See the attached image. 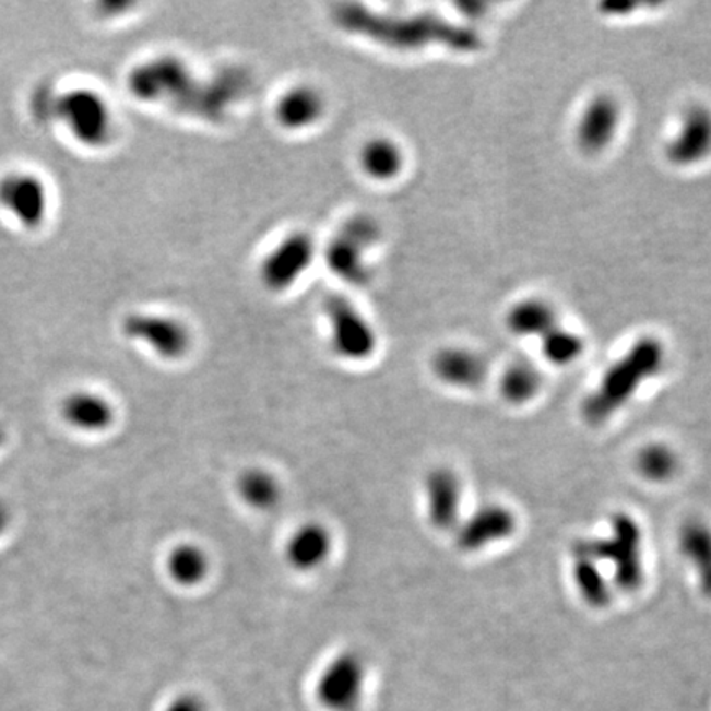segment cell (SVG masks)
I'll return each instance as SVG.
<instances>
[{
  "instance_id": "obj_1",
  "label": "cell",
  "mask_w": 711,
  "mask_h": 711,
  "mask_svg": "<svg viewBox=\"0 0 711 711\" xmlns=\"http://www.w3.org/2000/svg\"><path fill=\"white\" fill-rule=\"evenodd\" d=\"M331 17L334 25L346 34L368 38L389 50L417 51L443 47L471 54L482 47V38L476 32L435 14H381L363 4H340Z\"/></svg>"
},
{
  "instance_id": "obj_2",
  "label": "cell",
  "mask_w": 711,
  "mask_h": 711,
  "mask_svg": "<svg viewBox=\"0 0 711 711\" xmlns=\"http://www.w3.org/2000/svg\"><path fill=\"white\" fill-rule=\"evenodd\" d=\"M665 351L661 341L645 336L636 341L621 358L609 366L581 405V414L590 425H602L618 414L639 389L661 372Z\"/></svg>"
},
{
  "instance_id": "obj_3",
  "label": "cell",
  "mask_w": 711,
  "mask_h": 711,
  "mask_svg": "<svg viewBox=\"0 0 711 711\" xmlns=\"http://www.w3.org/2000/svg\"><path fill=\"white\" fill-rule=\"evenodd\" d=\"M35 106L40 117L67 129L71 139L90 149H103L114 138V114L103 94L90 87H74L54 94L40 93Z\"/></svg>"
},
{
  "instance_id": "obj_4",
  "label": "cell",
  "mask_w": 711,
  "mask_h": 711,
  "mask_svg": "<svg viewBox=\"0 0 711 711\" xmlns=\"http://www.w3.org/2000/svg\"><path fill=\"white\" fill-rule=\"evenodd\" d=\"M577 545L609 568L612 584L619 590L631 593L644 583L641 525L628 512L613 516L608 534Z\"/></svg>"
},
{
  "instance_id": "obj_5",
  "label": "cell",
  "mask_w": 711,
  "mask_h": 711,
  "mask_svg": "<svg viewBox=\"0 0 711 711\" xmlns=\"http://www.w3.org/2000/svg\"><path fill=\"white\" fill-rule=\"evenodd\" d=\"M330 346L337 358L363 363L378 349V333L371 321L344 295H330L323 301Z\"/></svg>"
},
{
  "instance_id": "obj_6",
  "label": "cell",
  "mask_w": 711,
  "mask_h": 711,
  "mask_svg": "<svg viewBox=\"0 0 711 711\" xmlns=\"http://www.w3.org/2000/svg\"><path fill=\"white\" fill-rule=\"evenodd\" d=\"M381 239V227L372 217L358 214L347 220L324 249L328 269L341 281L363 285L369 279V249Z\"/></svg>"
},
{
  "instance_id": "obj_7",
  "label": "cell",
  "mask_w": 711,
  "mask_h": 711,
  "mask_svg": "<svg viewBox=\"0 0 711 711\" xmlns=\"http://www.w3.org/2000/svg\"><path fill=\"white\" fill-rule=\"evenodd\" d=\"M194 84L190 68L177 57H157L138 64L129 73V93L144 103L181 106Z\"/></svg>"
},
{
  "instance_id": "obj_8",
  "label": "cell",
  "mask_w": 711,
  "mask_h": 711,
  "mask_svg": "<svg viewBox=\"0 0 711 711\" xmlns=\"http://www.w3.org/2000/svg\"><path fill=\"white\" fill-rule=\"evenodd\" d=\"M50 206V190L38 175L15 170L0 178V211L22 229H38Z\"/></svg>"
},
{
  "instance_id": "obj_9",
  "label": "cell",
  "mask_w": 711,
  "mask_h": 711,
  "mask_svg": "<svg viewBox=\"0 0 711 711\" xmlns=\"http://www.w3.org/2000/svg\"><path fill=\"white\" fill-rule=\"evenodd\" d=\"M317 245L305 230H294L262 259L259 279L269 292L282 294L298 284L313 264Z\"/></svg>"
},
{
  "instance_id": "obj_10",
  "label": "cell",
  "mask_w": 711,
  "mask_h": 711,
  "mask_svg": "<svg viewBox=\"0 0 711 711\" xmlns=\"http://www.w3.org/2000/svg\"><path fill=\"white\" fill-rule=\"evenodd\" d=\"M122 333L144 344L165 362H180L190 353L193 336L190 328L175 317L161 313H132L122 321Z\"/></svg>"
},
{
  "instance_id": "obj_11",
  "label": "cell",
  "mask_w": 711,
  "mask_h": 711,
  "mask_svg": "<svg viewBox=\"0 0 711 711\" xmlns=\"http://www.w3.org/2000/svg\"><path fill=\"white\" fill-rule=\"evenodd\" d=\"M365 687V661L356 652H341L318 677L317 698L328 711H356Z\"/></svg>"
},
{
  "instance_id": "obj_12",
  "label": "cell",
  "mask_w": 711,
  "mask_h": 711,
  "mask_svg": "<svg viewBox=\"0 0 711 711\" xmlns=\"http://www.w3.org/2000/svg\"><path fill=\"white\" fill-rule=\"evenodd\" d=\"M518 528V519L511 509L501 505H488L460 521L454 529V542L464 554L479 552L511 537Z\"/></svg>"
},
{
  "instance_id": "obj_13",
  "label": "cell",
  "mask_w": 711,
  "mask_h": 711,
  "mask_svg": "<svg viewBox=\"0 0 711 711\" xmlns=\"http://www.w3.org/2000/svg\"><path fill=\"white\" fill-rule=\"evenodd\" d=\"M711 154V110L691 106L682 116L674 138L665 147L668 162L677 167H691Z\"/></svg>"
},
{
  "instance_id": "obj_14",
  "label": "cell",
  "mask_w": 711,
  "mask_h": 711,
  "mask_svg": "<svg viewBox=\"0 0 711 711\" xmlns=\"http://www.w3.org/2000/svg\"><path fill=\"white\" fill-rule=\"evenodd\" d=\"M460 478L450 467H435L425 478V508L431 528L437 531H454L460 524Z\"/></svg>"
},
{
  "instance_id": "obj_15",
  "label": "cell",
  "mask_w": 711,
  "mask_h": 711,
  "mask_svg": "<svg viewBox=\"0 0 711 711\" xmlns=\"http://www.w3.org/2000/svg\"><path fill=\"white\" fill-rule=\"evenodd\" d=\"M621 112L618 103L609 94L593 97L581 112L577 126V142L581 151L599 154L605 151L618 132Z\"/></svg>"
},
{
  "instance_id": "obj_16",
  "label": "cell",
  "mask_w": 711,
  "mask_h": 711,
  "mask_svg": "<svg viewBox=\"0 0 711 711\" xmlns=\"http://www.w3.org/2000/svg\"><path fill=\"white\" fill-rule=\"evenodd\" d=\"M431 372L450 388L474 389L485 382L488 363L482 354L466 347H443L431 358Z\"/></svg>"
},
{
  "instance_id": "obj_17",
  "label": "cell",
  "mask_w": 711,
  "mask_h": 711,
  "mask_svg": "<svg viewBox=\"0 0 711 711\" xmlns=\"http://www.w3.org/2000/svg\"><path fill=\"white\" fill-rule=\"evenodd\" d=\"M327 104L323 94L310 84H297L285 91L274 107L277 125L285 131L298 132L313 128L323 117Z\"/></svg>"
},
{
  "instance_id": "obj_18",
  "label": "cell",
  "mask_w": 711,
  "mask_h": 711,
  "mask_svg": "<svg viewBox=\"0 0 711 711\" xmlns=\"http://www.w3.org/2000/svg\"><path fill=\"white\" fill-rule=\"evenodd\" d=\"M330 531L318 522L300 525L285 545V558L294 570L313 571L330 557Z\"/></svg>"
},
{
  "instance_id": "obj_19",
  "label": "cell",
  "mask_w": 711,
  "mask_h": 711,
  "mask_svg": "<svg viewBox=\"0 0 711 711\" xmlns=\"http://www.w3.org/2000/svg\"><path fill=\"white\" fill-rule=\"evenodd\" d=\"M678 550L690 564L698 586L711 599V528L701 519H688L678 531Z\"/></svg>"
},
{
  "instance_id": "obj_20",
  "label": "cell",
  "mask_w": 711,
  "mask_h": 711,
  "mask_svg": "<svg viewBox=\"0 0 711 711\" xmlns=\"http://www.w3.org/2000/svg\"><path fill=\"white\" fill-rule=\"evenodd\" d=\"M573 583L578 595L591 608H606L612 602V581L608 580L606 568L586 550L577 545L573 550Z\"/></svg>"
},
{
  "instance_id": "obj_21",
  "label": "cell",
  "mask_w": 711,
  "mask_h": 711,
  "mask_svg": "<svg viewBox=\"0 0 711 711\" xmlns=\"http://www.w3.org/2000/svg\"><path fill=\"white\" fill-rule=\"evenodd\" d=\"M358 162L366 177L379 183H388L404 170L405 154L394 139L378 135L363 144Z\"/></svg>"
},
{
  "instance_id": "obj_22",
  "label": "cell",
  "mask_w": 711,
  "mask_h": 711,
  "mask_svg": "<svg viewBox=\"0 0 711 711\" xmlns=\"http://www.w3.org/2000/svg\"><path fill=\"white\" fill-rule=\"evenodd\" d=\"M61 415L71 427L83 431H103L114 422V407L93 392H74L61 404Z\"/></svg>"
},
{
  "instance_id": "obj_23",
  "label": "cell",
  "mask_w": 711,
  "mask_h": 711,
  "mask_svg": "<svg viewBox=\"0 0 711 711\" xmlns=\"http://www.w3.org/2000/svg\"><path fill=\"white\" fill-rule=\"evenodd\" d=\"M508 327L518 336H545L558 327L557 313L547 301L529 298L519 301L508 313Z\"/></svg>"
},
{
  "instance_id": "obj_24",
  "label": "cell",
  "mask_w": 711,
  "mask_h": 711,
  "mask_svg": "<svg viewBox=\"0 0 711 711\" xmlns=\"http://www.w3.org/2000/svg\"><path fill=\"white\" fill-rule=\"evenodd\" d=\"M239 498L256 511H272L282 499V488L274 474L262 467H249L237 479Z\"/></svg>"
},
{
  "instance_id": "obj_25",
  "label": "cell",
  "mask_w": 711,
  "mask_h": 711,
  "mask_svg": "<svg viewBox=\"0 0 711 711\" xmlns=\"http://www.w3.org/2000/svg\"><path fill=\"white\" fill-rule=\"evenodd\" d=\"M165 567L174 583L191 588L206 578L210 571V558L200 545L180 544L171 548Z\"/></svg>"
},
{
  "instance_id": "obj_26",
  "label": "cell",
  "mask_w": 711,
  "mask_h": 711,
  "mask_svg": "<svg viewBox=\"0 0 711 711\" xmlns=\"http://www.w3.org/2000/svg\"><path fill=\"white\" fill-rule=\"evenodd\" d=\"M541 372L531 363L519 362L509 366L501 378L502 398L511 404L521 405L532 401L541 391Z\"/></svg>"
},
{
  "instance_id": "obj_27",
  "label": "cell",
  "mask_w": 711,
  "mask_h": 711,
  "mask_svg": "<svg viewBox=\"0 0 711 711\" xmlns=\"http://www.w3.org/2000/svg\"><path fill=\"white\" fill-rule=\"evenodd\" d=\"M636 467L648 482L665 483L677 473L678 457L667 445L651 443L639 451Z\"/></svg>"
},
{
  "instance_id": "obj_28",
  "label": "cell",
  "mask_w": 711,
  "mask_h": 711,
  "mask_svg": "<svg viewBox=\"0 0 711 711\" xmlns=\"http://www.w3.org/2000/svg\"><path fill=\"white\" fill-rule=\"evenodd\" d=\"M583 340L573 331L565 330L560 324L542 336V353L545 359L555 366L571 365L583 353Z\"/></svg>"
},
{
  "instance_id": "obj_29",
  "label": "cell",
  "mask_w": 711,
  "mask_h": 711,
  "mask_svg": "<svg viewBox=\"0 0 711 711\" xmlns=\"http://www.w3.org/2000/svg\"><path fill=\"white\" fill-rule=\"evenodd\" d=\"M165 711H206V708L197 695L187 694L171 700Z\"/></svg>"
},
{
  "instance_id": "obj_30",
  "label": "cell",
  "mask_w": 711,
  "mask_h": 711,
  "mask_svg": "<svg viewBox=\"0 0 711 711\" xmlns=\"http://www.w3.org/2000/svg\"><path fill=\"white\" fill-rule=\"evenodd\" d=\"M9 519H11V516H9L8 506L0 501V534L8 529Z\"/></svg>"
},
{
  "instance_id": "obj_31",
  "label": "cell",
  "mask_w": 711,
  "mask_h": 711,
  "mask_svg": "<svg viewBox=\"0 0 711 711\" xmlns=\"http://www.w3.org/2000/svg\"><path fill=\"white\" fill-rule=\"evenodd\" d=\"M5 438L8 435H5L4 428L0 427V447L5 443Z\"/></svg>"
}]
</instances>
